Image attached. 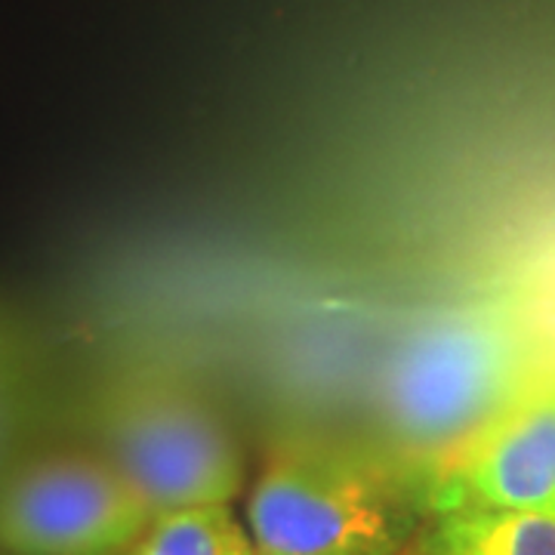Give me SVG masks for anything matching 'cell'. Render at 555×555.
Returning a JSON list of instances; mask_svg holds the SVG:
<instances>
[{"mask_svg":"<svg viewBox=\"0 0 555 555\" xmlns=\"http://www.w3.org/2000/svg\"><path fill=\"white\" fill-rule=\"evenodd\" d=\"M426 506L555 516V361L456 456Z\"/></svg>","mask_w":555,"mask_h":555,"instance_id":"5","label":"cell"},{"mask_svg":"<svg viewBox=\"0 0 555 555\" xmlns=\"http://www.w3.org/2000/svg\"><path fill=\"white\" fill-rule=\"evenodd\" d=\"M553 361L506 299L423 318L386 358L377 420L386 463L423 494Z\"/></svg>","mask_w":555,"mask_h":555,"instance_id":"1","label":"cell"},{"mask_svg":"<svg viewBox=\"0 0 555 555\" xmlns=\"http://www.w3.org/2000/svg\"><path fill=\"white\" fill-rule=\"evenodd\" d=\"M414 488L383 456L291 441L247 496L257 555H414Z\"/></svg>","mask_w":555,"mask_h":555,"instance_id":"2","label":"cell"},{"mask_svg":"<svg viewBox=\"0 0 555 555\" xmlns=\"http://www.w3.org/2000/svg\"><path fill=\"white\" fill-rule=\"evenodd\" d=\"M124 555H257L247 525L232 506H192L164 513Z\"/></svg>","mask_w":555,"mask_h":555,"instance_id":"7","label":"cell"},{"mask_svg":"<svg viewBox=\"0 0 555 555\" xmlns=\"http://www.w3.org/2000/svg\"><path fill=\"white\" fill-rule=\"evenodd\" d=\"M414 555H433V553H423V550H420V553H414Z\"/></svg>","mask_w":555,"mask_h":555,"instance_id":"8","label":"cell"},{"mask_svg":"<svg viewBox=\"0 0 555 555\" xmlns=\"http://www.w3.org/2000/svg\"><path fill=\"white\" fill-rule=\"evenodd\" d=\"M7 555H10V553H7Z\"/></svg>","mask_w":555,"mask_h":555,"instance_id":"9","label":"cell"},{"mask_svg":"<svg viewBox=\"0 0 555 555\" xmlns=\"http://www.w3.org/2000/svg\"><path fill=\"white\" fill-rule=\"evenodd\" d=\"M433 555H555L553 513L454 509L436 516L423 537Z\"/></svg>","mask_w":555,"mask_h":555,"instance_id":"6","label":"cell"},{"mask_svg":"<svg viewBox=\"0 0 555 555\" xmlns=\"http://www.w3.org/2000/svg\"><path fill=\"white\" fill-rule=\"evenodd\" d=\"M152 518L102 454L43 456L0 481V550L10 555H124Z\"/></svg>","mask_w":555,"mask_h":555,"instance_id":"4","label":"cell"},{"mask_svg":"<svg viewBox=\"0 0 555 555\" xmlns=\"http://www.w3.org/2000/svg\"><path fill=\"white\" fill-rule=\"evenodd\" d=\"M102 456L149 503L152 516L232 506L241 451L207 404L167 383H124L100 401Z\"/></svg>","mask_w":555,"mask_h":555,"instance_id":"3","label":"cell"}]
</instances>
